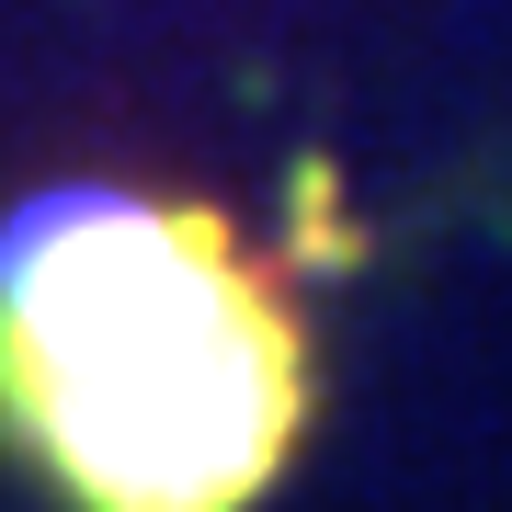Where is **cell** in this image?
Returning <instances> with one entry per match:
<instances>
[{
    "label": "cell",
    "instance_id": "1",
    "mask_svg": "<svg viewBox=\"0 0 512 512\" xmlns=\"http://www.w3.org/2000/svg\"><path fill=\"white\" fill-rule=\"evenodd\" d=\"M0 421L80 512H251L308 433V330L217 205L69 183L0 228Z\"/></svg>",
    "mask_w": 512,
    "mask_h": 512
}]
</instances>
